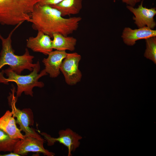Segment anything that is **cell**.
<instances>
[{"instance_id": "5b68a950", "label": "cell", "mask_w": 156, "mask_h": 156, "mask_svg": "<svg viewBox=\"0 0 156 156\" xmlns=\"http://www.w3.org/2000/svg\"><path fill=\"white\" fill-rule=\"evenodd\" d=\"M14 88H12V94H10V103L13 116L16 118V122L19 125L20 130L25 132V136L42 138L34 129L30 127L33 125L34 123L33 114L31 109L25 108L21 110L16 108V103L17 97L14 96Z\"/></svg>"}, {"instance_id": "8fae6325", "label": "cell", "mask_w": 156, "mask_h": 156, "mask_svg": "<svg viewBox=\"0 0 156 156\" xmlns=\"http://www.w3.org/2000/svg\"><path fill=\"white\" fill-rule=\"evenodd\" d=\"M154 36H156V30L146 26L134 29L126 27L123 29L121 36L124 43L129 46L134 45L138 40H145Z\"/></svg>"}, {"instance_id": "6da1fadb", "label": "cell", "mask_w": 156, "mask_h": 156, "mask_svg": "<svg viewBox=\"0 0 156 156\" xmlns=\"http://www.w3.org/2000/svg\"><path fill=\"white\" fill-rule=\"evenodd\" d=\"M81 20L80 16L64 18L56 8L36 3L31 14L29 22L34 29L52 38L55 33L64 36L72 34L78 29Z\"/></svg>"}, {"instance_id": "ac0fdd59", "label": "cell", "mask_w": 156, "mask_h": 156, "mask_svg": "<svg viewBox=\"0 0 156 156\" xmlns=\"http://www.w3.org/2000/svg\"><path fill=\"white\" fill-rule=\"evenodd\" d=\"M63 0H38L37 4L40 5L53 6L56 5Z\"/></svg>"}, {"instance_id": "3957f363", "label": "cell", "mask_w": 156, "mask_h": 156, "mask_svg": "<svg viewBox=\"0 0 156 156\" xmlns=\"http://www.w3.org/2000/svg\"><path fill=\"white\" fill-rule=\"evenodd\" d=\"M40 66L39 61L36 63L33 70L29 75H23L18 74L10 67L0 72V83L8 84L9 82H15L17 85L16 97H20L24 92L27 95L33 96V88L35 87L40 88L44 86V83L38 81L41 77L47 75V73L45 69L38 74Z\"/></svg>"}, {"instance_id": "52a82bcc", "label": "cell", "mask_w": 156, "mask_h": 156, "mask_svg": "<svg viewBox=\"0 0 156 156\" xmlns=\"http://www.w3.org/2000/svg\"><path fill=\"white\" fill-rule=\"evenodd\" d=\"M41 134L47 141L48 146L53 145L58 142L66 146L68 148V156L72 155V153L79 147L80 144L79 141L82 138L81 136L69 128L60 130L59 136L57 138L52 137L45 133Z\"/></svg>"}, {"instance_id": "4fadbf2b", "label": "cell", "mask_w": 156, "mask_h": 156, "mask_svg": "<svg viewBox=\"0 0 156 156\" xmlns=\"http://www.w3.org/2000/svg\"><path fill=\"white\" fill-rule=\"evenodd\" d=\"M16 122L12 112L7 110L0 118V129L12 138L23 139L25 137V136L21 133V130L17 127Z\"/></svg>"}, {"instance_id": "9a60e30c", "label": "cell", "mask_w": 156, "mask_h": 156, "mask_svg": "<svg viewBox=\"0 0 156 156\" xmlns=\"http://www.w3.org/2000/svg\"><path fill=\"white\" fill-rule=\"evenodd\" d=\"M83 0H63L59 3L51 6L61 13L64 17L79 14L82 7Z\"/></svg>"}, {"instance_id": "7c38bea8", "label": "cell", "mask_w": 156, "mask_h": 156, "mask_svg": "<svg viewBox=\"0 0 156 156\" xmlns=\"http://www.w3.org/2000/svg\"><path fill=\"white\" fill-rule=\"evenodd\" d=\"M51 38L49 35L38 31L35 37H30L27 40V46L34 52L47 55L53 50Z\"/></svg>"}, {"instance_id": "7a4b0ae2", "label": "cell", "mask_w": 156, "mask_h": 156, "mask_svg": "<svg viewBox=\"0 0 156 156\" xmlns=\"http://www.w3.org/2000/svg\"><path fill=\"white\" fill-rule=\"evenodd\" d=\"M38 0H0V24L15 25L29 22Z\"/></svg>"}, {"instance_id": "ffe728a7", "label": "cell", "mask_w": 156, "mask_h": 156, "mask_svg": "<svg viewBox=\"0 0 156 156\" xmlns=\"http://www.w3.org/2000/svg\"><path fill=\"white\" fill-rule=\"evenodd\" d=\"M20 156L19 155L14 153V152H11L10 153L4 154L3 155L0 154V156Z\"/></svg>"}, {"instance_id": "ba28073f", "label": "cell", "mask_w": 156, "mask_h": 156, "mask_svg": "<svg viewBox=\"0 0 156 156\" xmlns=\"http://www.w3.org/2000/svg\"><path fill=\"white\" fill-rule=\"evenodd\" d=\"M44 140L31 136L20 139L16 144L13 152L19 155H25L29 152L42 153L47 156H53L55 154L44 147Z\"/></svg>"}, {"instance_id": "9c48e42d", "label": "cell", "mask_w": 156, "mask_h": 156, "mask_svg": "<svg viewBox=\"0 0 156 156\" xmlns=\"http://www.w3.org/2000/svg\"><path fill=\"white\" fill-rule=\"evenodd\" d=\"M143 1L137 8L127 5V8L134 15L133 19L138 28L146 26L153 29L156 23L154 17L156 14L155 8H148L143 6Z\"/></svg>"}, {"instance_id": "8992f818", "label": "cell", "mask_w": 156, "mask_h": 156, "mask_svg": "<svg viewBox=\"0 0 156 156\" xmlns=\"http://www.w3.org/2000/svg\"><path fill=\"white\" fill-rule=\"evenodd\" d=\"M81 55L76 52L67 53L60 66V70L62 73L66 83L72 86L80 82L82 75L79 68Z\"/></svg>"}, {"instance_id": "e0dca14e", "label": "cell", "mask_w": 156, "mask_h": 156, "mask_svg": "<svg viewBox=\"0 0 156 156\" xmlns=\"http://www.w3.org/2000/svg\"><path fill=\"white\" fill-rule=\"evenodd\" d=\"M146 49L144 56L156 64V36L148 38L146 39Z\"/></svg>"}, {"instance_id": "5bb4252c", "label": "cell", "mask_w": 156, "mask_h": 156, "mask_svg": "<svg viewBox=\"0 0 156 156\" xmlns=\"http://www.w3.org/2000/svg\"><path fill=\"white\" fill-rule=\"evenodd\" d=\"M52 38L53 49L60 51H74L75 49L77 40L73 37L64 36L59 33L54 34Z\"/></svg>"}, {"instance_id": "2e32d148", "label": "cell", "mask_w": 156, "mask_h": 156, "mask_svg": "<svg viewBox=\"0 0 156 156\" xmlns=\"http://www.w3.org/2000/svg\"><path fill=\"white\" fill-rule=\"evenodd\" d=\"M19 140L12 138L0 129V152H13L16 144Z\"/></svg>"}, {"instance_id": "30bf717a", "label": "cell", "mask_w": 156, "mask_h": 156, "mask_svg": "<svg viewBox=\"0 0 156 156\" xmlns=\"http://www.w3.org/2000/svg\"><path fill=\"white\" fill-rule=\"evenodd\" d=\"M67 54L65 51H52L48 54L47 58L43 60L44 69L50 77L56 78L60 75V66Z\"/></svg>"}, {"instance_id": "d6986e66", "label": "cell", "mask_w": 156, "mask_h": 156, "mask_svg": "<svg viewBox=\"0 0 156 156\" xmlns=\"http://www.w3.org/2000/svg\"><path fill=\"white\" fill-rule=\"evenodd\" d=\"M122 2L126 3L127 5L134 7L136 4L144 0H121Z\"/></svg>"}, {"instance_id": "277c9868", "label": "cell", "mask_w": 156, "mask_h": 156, "mask_svg": "<svg viewBox=\"0 0 156 156\" xmlns=\"http://www.w3.org/2000/svg\"><path fill=\"white\" fill-rule=\"evenodd\" d=\"M21 24L17 25L9 34L4 38L0 33L2 48L0 53V70L5 65H8L13 70L18 74L21 75L25 69L32 71L36 64L32 63L34 56L31 55L27 49H25L24 54L21 55H16L12 46L11 37L15 29Z\"/></svg>"}]
</instances>
